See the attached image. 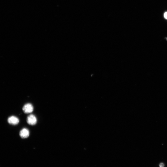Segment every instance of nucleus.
I'll use <instances>...</instances> for the list:
<instances>
[{"instance_id":"1","label":"nucleus","mask_w":167,"mask_h":167,"mask_svg":"<svg viewBox=\"0 0 167 167\" xmlns=\"http://www.w3.org/2000/svg\"><path fill=\"white\" fill-rule=\"evenodd\" d=\"M27 122L28 124L31 125H34L36 124L37 119L33 114H30L27 118Z\"/></svg>"},{"instance_id":"2","label":"nucleus","mask_w":167,"mask_h":167,"mask_svg":"<svg viewBox=\"0 0 167 167\" xmlns=\"http://www.w3.org/2000/svg\"><path fill=\"white\" fill-rule=\"evenodd\" d=\"M22 110L25 113L29 114L32 112L34 110V107L30 103H27L23 107Z\"/></svg>"},{"instance_id":"3","label":"nucleus","mask_w":167,"mask_h":167,"mask_svg":"<svg viewBox=\"0 0 167 167\" xmlns=\"http://www.w3.org/2000/svg\"><path fill=\"white\" fill-rule=\"evenodd\" d=\"M19 134L20 136L22 138H27L29 136V131L27 129H23L20 132Z\"/></svg>"},{"instance_id":"4","label":"nucleus","mask_w":167,"mask_h":167,"mask_svg":"<svg viewBox=\"0 0 167 167\" xmlns=\"http://www.w3.org/2000/svg\"><path fill=\"white\" fill-rule=\"evenodd\" d=\"M7 121L10 124L15 125L18 124L19 121V119L17 117L11 116L8 119Z\"/></svg>"},{"instance_id":"5","label":"nucleus","mask_w":167,"mask_h":167,"mask_svg":"<svg viewBox=\"0 0 167 167\" xmlns=\"http://www.w3.org/2000/svg\"><path fill=\"white\" fill-rule=\"evenodd\" d=\"M165 165L163 163H161L159 165L160 167H164V166Z\"/></svg>"},{"instance_id":"6","label":"nucleus","mask_w":167,"mask_h":167,"mask_svg":"<svg viewBox=\"0 0 167 167\" xmlns=\"http://www.w3.org/2000/svg\"><path fill=\"white\" fill-rule=\"evenodd\" d=\"M164 16L165 19H167V12H166L164 14Z\"/></svg>"}]
</instances>
